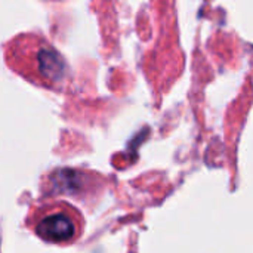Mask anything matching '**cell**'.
<instances>
[{
	"label": "cell",
	"instance_id": "cell-1",
	"mask_svg": "<svg viewBox=\"0 0 253 253\" xmlns=\"http://www.w3.org/2000/svg\"><path fill=\"white\" fill-rule=\"evenodd\" d=\"M10 46L12 50H9L7 55H13V62L24 61V64L13 65L24 77L31 79V76H34V83L49 89L62 86L67 77V65L61 53H58L50 43L39 36L24 34L13 39Z\"/></svg>",
	"mask_w": 253,
	"mask_h": 253
},
{
	"label": "cell",
	"instance_id": "cell-2",
	"mask_svg": "<svg viewBox=\"0 0 253 253\" xmlns=\"http://www.w3.org/2000/svg\"><path fill=\"white\" fill-rule=\"evenodd\" d=\"M25 224L43 242L59 246L77 242L84 227L82 213L61 200H49L33 208Z\"/></svg>",
	"mask_w": 253,
	"mask_h": 253
}]
</instances>
